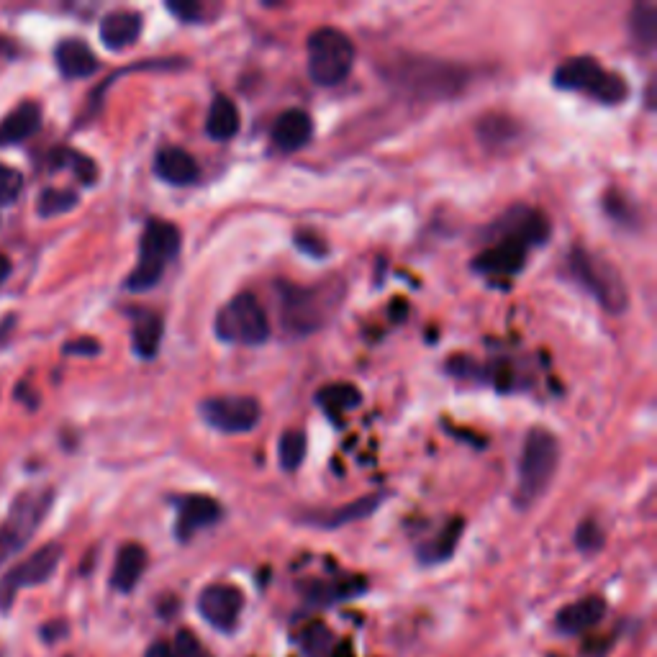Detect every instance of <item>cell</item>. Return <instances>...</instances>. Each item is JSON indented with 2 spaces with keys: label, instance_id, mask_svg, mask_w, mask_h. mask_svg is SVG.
I'll list each match as a JSON object with an SVG mask.
<instances>
[{
  "label": "cell",
  "instance_id": "obj_1",
  "mask_svg": "<svg viewBox=\"0 0 657 657\" xmlns=\"http://www.w3.org/2000/svg\"><path fill=\"white\" fill-rule=\"evenodd\" d=\"M550 239V219L532 206L509 208L486 229V249L473 260L478 273L491 278H511L521 273L529 247Z\"/></svg>",
  "mask_w": 657,
  "mask_h": 657
},
{
  "label": "cell",
  "instance_id": "obj_2",
  "mask_svg": "<svg viewBox=\"0 0 657 657\" xmlns=\"http://www.w3.org/2000/svg\"><path fill=\"white\" fill-rule=\"evenodd\" d=\"M280 321L285 334L291 337H308L329 324L337 308L344 301V283L339 278L324 280L316 285H278Z\"/></svg>",
  "mask_w": 657,
  "mask_h": 657
},
{
  "label": "cell",
  "instance_id": "obj_3",
  "mask_svg": "<svg viewBox=\"0 0 657 657\" xmlns=\"http://www.w3.org/2000/svg\"><path fill=\"white\" fill-rule=\"evenodd\" d=\"M388 80L403 93L437 101V98H452V95L462 93L470 80V72L468 67L455 65V62L406 57V60L393 62Z\"/></svg>",
  "mask_w": 657,
  "mask_h": 657
},
{
  "label": "cell",
  "instance_id": "obj_4",
  "mask_svg": "<svg viewBox=\"0 0 657 657\" xmlns=\"http://www.w3.org/2000/svg\"><path fill=\"white\" fill-rule=\"evenodd\" d=\"M560 468V442L552 432L537 427L529 429L519 460V483H516V506L529 509L545 496Z\"/></svg>",
  "mask_w": 657,
  "mask_h": 657
},
{
  "label": "cell",
  "instance_id": "obj_5",
  "mask_svg": "<svg viewBox=\"0 0 657 657\" xmlns=\"http://www.w3.org/2000/svg\"><path fill=\"white\" fill-rule=\"evenodd\" d=\"M308 77L321 88H334L350 77L355 67V42L334 26H321L306 39Z\"/></svg>",
  "mask_w": 657,
  "mask_h": 657
},
{
  "label": "cell",
  "instance_id": "obj_6",
  "mask_svg": "<svg viewBox=\"0 0 657 657\" xmlns=\"http://www.w3.org/2000/svg\"><path fill=\"white\" fill-rule=\"evenodd\" d=\"M568 270L583 291L591 293L606 314H624L629 306V293L622 275L604 257L593 255L583 247H573L568 255Z\"/></svg>",
  "mask_w": 657,
  "mask_h": 657
},
{
  "label": "cell",
  "instance_id": "obj_7",
  "mask_svg": "<svg viewBox=\"0 0 657 657\" xmlns=\"http://www.w3.org/2000/svg\"><path fill=\"white\" fill-rule=\"evenodd\" d=\"M180 252V229L170 221L152 219L142 231L137 267L126 278L129 291H149L160 283L170 260Z\"/></svg>",
  "mask_w": 657,
  "mask_h": 657
},
{
  "label": "cell",
  "instance_id": "obj_8",
  "mask_svg": "<svg viewBox=\"0 0 657 657\" xmlns=\"http://www.w3.org/2000/svg\"><path fill=\"white\" fill-rule=\"evenodd\" d=\"M552 85L560 90H573L583 93L588 98H596L601 103H622L629 95L627 80L616 72H609L601 67V62L593 57H573L565 60L552 75Z\"/></svg>",
  "mask_w": 657,
  "mask_h": 657
},
{
  "label": "cell",
  "instance_id": "obj_9",
  "mask_svg": "<svg viewBox=\"0 0 657 657\" xmlns=\"http://www.w3.org/2000/svg\"><path fill=\"white\" fill-rule=\"evenodd\" d=\"M214 329L221 342L247 344V347H257L270 337L265 308L252 293H239L229 303H224L216 314Z\"/></svg>",
  "mask_w": 657,
  "mask_h": 657
},
{
  "label": "cell",
  "instance_id": "obj_10",
  "mask_svg": "<svg viewBox=\"0 0 657 657\" xmlns=\"http://www.w3.org/2000/svg\"><path fill=\"white\" fill-rule=\"evenodd\" d=\"M52 498V491L18 493L8 516L0 521V565L6 563L8 557L16 555L18 550H24L26 542L34 537V532L47 516Z\"/></svg>",
  "mask_w": 657,
  "mask_h": 657
},
{
  "label": "cell",
  "instance_id": "obj_11",
  "mask_svg": "<svg viewBox=\"0 0 657 657\" xmlns=\"http://www.w3.org/2000/svg\"><path fill=\"white\" fill-rule=\"evenodd\" d=\"M62 563V545L57 542H49V545L39 547L34 555H29L26 560L16 565L13 570H8L0 581V609H8L13 604V598L21 588H34L42 586L57 573Z\"/></svg>",
  "mask_w": 657,
  "mask_h": 657
},
{
  "label": "cell",
  "instance_id": "obj_12",
  "mask_svg": "<svg viewBox=\"0 0 657 657\" xmlns=\"http://www.w3.org/2000/svg\"><path fill=\"white\" fill-rule=\"evenodd\" d=\"M201 416L224 434H247L260 424L262 406L252 396H211L201 401Z\"/></svg>",
  "mask_w": 657,
  "mask_h": 657
},
{
  "label": "cell",
  "instance_id": "obj_13",
  "mask_svg": "<svg viewBox=\"0 0 657 657\" xmlns=\"http://www.w3.org/2000/svg\"><path fill=\"white\" fill-rule=\"evenodd\" d=\"M242 606L244 593L237 586H229V583H216V586L203 588L201 596H198V611L219 632H231L237 627Z\"/></svg>",
  "mask_w": 657,
  "mask_h": 657
},
{
  "label": "cell",
  "instance_id": "obj_14",
  "mask_svg": "<svg viewBox=\"0 0 657 657\" xmlns=\"http://www.w3.org/2000/svg\"><path fill=\"white\" fill-rule=\"evenodd\" d=\"M224 516V509L216 498L203 496V493H193V496H183L178 501V519H175V534L180 542L193 539L198 529L214 527L216 521Z\"/></svg>",
  "mask_w": 657,
  "mask_h": 657
},
{
  "label": "cell",
  "instance_id": "obj_15",
  "mask_svg": "<svg viewBox=\"0 0 657 657\" xmlns=\"http://www.w3.org/2000/svg\"><path fill=\"white\" fill-rule=\"evenodd\" d=\"M154 172H157V178L170 185H193L201 178L196 157L180 147L160 149L154 157Z\"/></svg>",
  "mask_w": 657,
  "mask_h": 657
},
{
  "label": "cell",
  "instance_id": "obj_16",
  "mask_svg": "<svg viewBox=\"0 0 657 657\" xmlns=\"http://www.w3.org/2000/svg\"><path fill=\"white\" fill-rule=\"evenodd\" d=\"M311 137H314V124H311V116L301 108L280 113L273 126V144L280 152H298L311 142Z\"/></svg>",
  "mask_w": 657,
  "mask_h": 657
},
{
  "label": "cell",
  "instance_id": "obj_17",
  "mask_svg": "<svg viewBox=\"0 0 657 657\" xmlns=\"http://www.w3.org/2000/svg\"><path fill=\"white\" fill-rule=\"evenodd\" d=\"M54 60H57V67H60L62 75L70 77V80H83V77L95 75L98 67H101L95 52L83 39H65V42L57 44Z\"/></svg>",
  "mask_w": 657,
  "mask_h": 657
},
{
  "label": "cell",
  "instance_id": "obj_18",
  "mask_svg": "<svg viewBox=\"0 0 657 657\" xmlns=\"http://www.w3.org/2000/svg\"><path fill=\"white\" fill-rule=\"evenodd\" d=\"M42 126V108L34 101H24L0 121V147H16L34 137Z\"/></svg>",
  "mask_w": 657,
  "mask_h": 657
},
{
  "label": "cell",
  "instance_id": "obj_19",
  "mask_svg": "<svg viewBox=\"0 0 657 657\" xmlns=\"http://www.w3.org/2000/svg\"><path fill=\"white\" fill-rule=\"evenodd\" d=\"M606 616V601L601 596H586L575 604L565 606L560 614H557L555 624L563 634H581L588 629L596 627L601 619Z\"/></svg>",
  "mask_w": 657,
  "mask_h": 657
},
{
  "label": "cell",
  "instance_id": "obj_20",
  "mask_svg": "<svg viewBox=\"0 0 657 657\" xmlns=\"http://www.w3.org/2000/svg\"><path fill=\"white\" fill-rule=\"evenodd\" d=\"M142 16L137 11H113L101 21V42L113 52L131 47L142 34Z\"/></svg>",
  "mask_w": 657,
  "mask_h": 657
},
{
  "label": "cell",
  "instance_id": "obj_21",
  "mask_svg": "<svg viewBox=\"0 0 657 657\" xmlns=\"http://www.w3.org/2000/svg\"><path fill=\"white\" fill-rule=\"evenodd\" d=\"M144 568H147V550L137 542H129L116 555V565L111 573V586L121 593H129L137 588L139 578H142Z\"/></svg>",
  "mask_w": 657,
  "mask_h": 657
},
{
  "label": "cell",
  "instance_id": "obj_22",
  "mask_svg": "<svg viewBox=\"0 0 657 657\" xmlns=\"http://www.w3.org/2000/svg\"><path fill=\"white\" fill-rule=\"evenodd\" d=\"M383 498L385 496H380V493H375V496L355 498L352 504H344L334 511H326V514H321V516H306V521H311L314 527H321V529L347 527V524H352V521H360V519H367V516H373L375 511H378V506L383 504Z\"/></svg>",
  "mask_w": 657,
  "mask_h": 657
},
{
  "label": "cell",
  "instance_id": "obj_23",
  "mask_svg": "<svg viewBox=\"0 0 657 657\" xmlns=\"http://www.w3.org/2000/svg\"><path fill=\"white\" fill-rule=\"evenodd\" d=\"M239 124V108L237 103L231 101L229 95H216L211 108H208V119H206V134L214 142H229V139L237 137Z\"/></svg>",
  "mask_w": 657,
  "mask_h": 657
},
{
  "label": "cell",
  "instance_id": "obj_24",
  "mask_svg": "<svg viewBox=\"0 0 657 657\" xmlns=\"http://www.w3.org/2000/svg\"><path fill=\"white\" fill-rule=\"evenodd\" d=\"M162 332H165V324H162L160 314H154V311H137V314H134V329H131L134 352H137L139 357H144V360H152V357L160 352Z\"/></svg>",
  "mask_w": 657,
  "mask_h": 657
},
{
  "label": "cell",
  "instance_id": "obj_25",
  "mask_svg": "<svg viewBox=\"0 0 657 657\" xmlns=\"http://www.w3.org/2000/svg\"><path fill=\"white\" fill-rule=\"evenodd\" d=\"M629 42L640 52H652L657 44V6L655 3H637L629 11Z\"/></svg>",
  "mask_w": 657,
  "mask_h": 657
},
{
  "label": "cell",
  "instance_id": "obj_26",
  "mask_svg": "<svg viewBox=\"0 0 657 657\" xmlns=\"http://www.w3.org/2000/svg\"><path fill=\"white\" fill-rule=\"evenodd\" d=\"M462 529H465V519H460V516L452 521H447V527H444L437 537H432L429 542H424V545L419 547L421 563L439 565V563H444V560H450L457 550V542H460V537H462Z\"/></svg>",
  "mask_w": 657,
  "mask_h": 657
},
{
  "label": "cell",
  "instance_id": "obj_27",
  "mask_svg": "<svg viewBox=\"0 0 657 657\" xmlns=\"http://www.w3.org/2000/svg\"><path fill=\"white\" fill-rule=\"evenodd\" d=\"M303 457H306V434L298 432V429L285 432L278 444L280 468H283L285 473H293V470L301 468Z\"/></svg>",
  "mask_w": 657,
  "mask_h": 657
},
{
  "label": "cell",
  "instance_id": "obj_28",
  "mask_svg": "<svg viewBox=\"0 0 657 657\" xmlns=\"http://www.w3.org/2000/svg\"><path fill=\"white\" fill-rule=\"evenodd\" d=\"M516 121L506 119V116H488L480 121L478 134L488 147H501V144H511L516 137Z\"/></svg>",
  "mask_w": 657,
  "mask_h": 657
},
{
  "label": "cell",
  "instance_id": "obj_29",
  "mask_svg": "<svg viewBox=\"0 0 657 657\" xmlns=\"http://www.w3.org/2000/svg\"><path fill=\"white\" fill-rule=\"evenodd\" d=\"M604 208H606V214H609L616 224L640 226V211H637V206H634L632 198L624 196L622 190L611 188L604 198Z\"/></svg>",
  "mask_w": 657,
  "mask_h": 657
},
{
  "label": "cell",
  "instance_id": "obj_30",
  "mask_svg": "<svg viewBox=\"0 0 657 657\" xmlns=\"http://www.w3.org/2000/svg\"><path fill=\"white\" fill-rule=\"evenodd\" d=\"M360 401H362L360 391H357L355 385H347V383L329 385V388H324V391L319 393V403L324 406L326 411L355 409Z\"/></svg>",
  "mask_w": 657,
  "mask_h": 657
},
{
  "label": "cell",
  "instance_id": "obj_31",
  "mask_svg": "<svg viewBox=\"0 0 657 657\" xmlns=\"http://www.w3.org/2000/svg\"><path fill=\"white\" fill-rule=\"evenodd\" d=\"M334 645H337V640H334V634L329 632V627H324V624H311V627L301 634V647L303 652H306V657H329Z\"/></svg>",
  "mask_w": 657,
  "mask_h": 657
},
{
  "label": "cell",
  "instance_id": "obj_32",
  "mask_svg": "<svg viewBox=\"0 0 657 657\" xmlns=\"http://www.w3.org/2000/svg\"><path fill=\"white\" fill-rule=\"evenodd\" d=\"M39 214L42 216H60V214H67V211H72V208L77 206V193L75 190H67V188H47L39 196Z\"/></svg>",
  "mask_w": 657,
  "mask_h": 657
},
{
  "label": "cell",
  "instance_id": "obj_33",
  "mask_svg": "<svg viewBox=\"0 0 657 657\" xmlns=\"http://www.w3.org/2000/svg\"><path fill=\"white\" fill-rule=\"evenodd\" d=\"M57 157H60L57 167L70 165L72 170H75V175H77V180H80V183L93 185L95 178H98V167H95V162L88 160L85 154L70 152V149H60V152H57Z\"/></svg>",
  "mask_w": 657,
  "mask_h": 657
},
{
  "label": "cell",
  "instance_id": "obj_34",
  "mask_svg": "<svg viewBox=\"0 0 657 657\" xmlns=\"http://www.w3.org/2000/svg\"><path fill=\"white\" fill-rule=\"evenodd\" d=\"M21 190H24V175L16 167H8L0 162V206L16 203Z\"/></svg>",
  "mask_w": 657,
  "mask_h": 657
},
{
  "label": "cell",
  "instance_id": "obj_35",
  "mask_svg": "<svg viewBox=\"0 0 657 657\" xmlns=\"http://www.w3.org/2000/svg\"><path fill=\"white\" fill-rule=\"evenodd\" d=\"M172 657H214V655L203 647V642L198 640L190 629H180L178 637H175V645H172Z\"/></svg>",
  "mask_w": 657,
  "mask_h": 657
},
{
  "label": "cell",
  "instance_id": "obj_36",
  "mask_svg": "<svg viewBox=\"0 0 657 657\" xmlns=\"http://www.w3.org/2000/svg\"><path fill=\"white\" fill-rule=\"evenodd\" d=\"M575 545L581 547L583 552H596L601 550V545H604V532H601V527H598L596 521L593 519H586L578 527V532H575Z\"/></svg>",
  "mask_w": 657,
  "mask_h": 657
},
{
  "label": "cell",
  "instance_id": "obj_37",
  "mask_svg": "<svg viewBox=\"0 0 657 657\" xmlns=\"http://www.w3.org/2000/svg\"><path fill=\"white\" fill-rule=\"evenodd\" d=\"M296 244L303 249V252H308L311 257H324L329 249H326V242L324 239L316 234L314 229H303L296 234Z\"/></svg>",
  "mask_w": 657,
  "mask_h": 657
},
{
  "label": "cell",
  "instance_id": "obj_38",
  "mask_svg": "<svg viewBox=\"0 0 657 657\" xmlns=\"http://www.w3.org/2000/svg\"><path fill=\"white\" fill-rule=\"evenodd\" d=\"M167 11L175 13L180 21H188V24H196V21H201L203 16V6L201 3H196V0H180V3L170 0V3H167Z\"/></svg>",
  "mask_w": 657,
  "mask_h": 657
},
{
  "label": "cell",
  "instance_id": "obj_39",
  "mask_svg": "<svg viewBox=\"0 0 657 657\" xmlns=\"http://www.w3.org/2000/svg\"><path fill=\"white\" fill-rule=\"evenodd\" d=\"M101 350L95 339H77V342L65 344L67 355H95V352Z\"/></svg>",
  "mask_w": 657,
  "mask_h": 657
},
{
  "label": "cell",
  "instance_id": "obj_40",
  "mask_svg": "<svg viewBox=\"0 0 657 657\" xmlns=\"http://www.w3.org/2000/svg\"><path fill=\"white\" fill-rule=\"evenodd\" d=\"M144 657H172V645H167V642H154Z\"/></svg>",
  "mask_w": 657,
  "mask_h": 657
},
{
  "label": "cell",
  "instance_id": "obj_41",
  "mask_svg": "<svg viewBox=\"0 0 657 657\" xmlns=\"http://www.w3.org/2000/svg\"><path fill=\"white\" fill-rule=\"evenodd\" d=\"M13 324H16V316H6V319L0 321V344L6 342L8 334L13 332Z\"/></svg>",
  "mask_w": 657,
  "mask_h": 657
},
{
  "label": "cell",
  "instance_id": "obj_42",
  "mask_svg": "<svg viewBox=\"0 0 657 657\" xmlns=\"http://www.w3.org/2000/svg\"><path fill=\"white\" fill-rule=\"evenodd\" d=\"M329 657H355V652H352V645L350 642H337L332 650V655Z\"/></svg>",
  "mask_w": 657,
  "mask_h": 657
},
{
  "label": "cell",
  "instance_id": "obj_43",
  "mask_svg": "<svg viewBox=\"0 0 657 657\" xmlns=\"http://www.w3.org/2000/svg\"><path fill=\"white\" fill-rule=\"evenodd\" d=\"M11 275V262H8L6 255H0V283Z\"/></svg>",
  "mask_w": 657,
  "mask_h": 657
}]
</instances>
